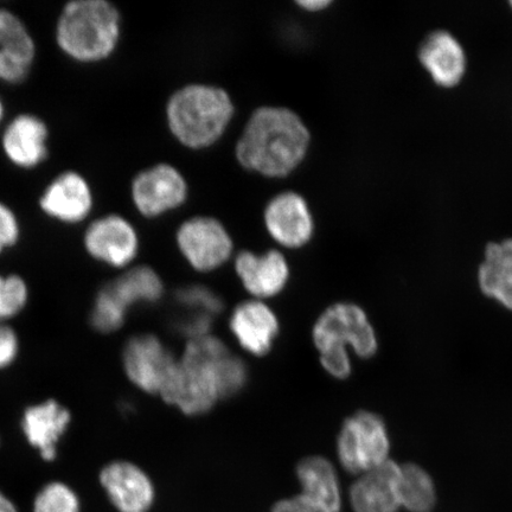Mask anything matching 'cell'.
<instances>
[{
	"mask_svg": "<svg viewBox=\"0 0 512 512\" xmlns=\"http://www.w3.org/2000/svg\"><path fill=\"white\" fill-rule=\"evenodd\" d=\"M309 145L310 132L298 114L284 107H261L249 119L236 157L249 171L279 178L297 169Z\"/></svg>",
	"mask_w": 512,
	"mask_h": 512,
	"instance_id": "6da1fadb",
	"label": "cell"
},
{
	"mask_svg": "<svg viewBox=\"0 0 512 512\" xmlns=\"http://www.w3.org/2000/svg\"><path fill=\"white\" fill-rule=\"evenodd\" d=\"M120 36V12L107 0H73L57 19V46L75 62L105 61L117 49Z\"/></svg>",
	"mask_w": 512,
	"mask_h": 512,
	"instance_id": "7a4b0ae2",
	"label": "cell"
},
{
	"mask_svg": "<svg viewBox=\"0 0 512 512\" xmlns=\"http://www.w3.org/2000/svg\"><path fill=\"white\" fill-rule=\"evenodd\" d=\"M229 350L219 339H191L181 362H176L160 395L188 415L203 414L221 399L216 369Z\"/></svg>",
	"mask_w": 512,
	"mask_h": 512,
	"instance_id": "3957f363",
	"label": "cell"
},
{
	"mask_svg": "<svg viewBox=\"0 0 512 512\" xmlns=\"http://www.w3.org/2000/svg\"><path fill=\"white\" fill-rule=\"evenodd\" d=\"M234 115L232 99L221 88L190 85L171 96L166 117L172 134L191 149L217 142Z\"/></svg>",
	"mask_w": 512,
	"mask_h": 512,
	"instance_id": "277c9868",
	"label": "cell"
},
{
	"mask_svg": "<svg viewBox=\"0 0 512 512\" xmlns=\"http://www.w3.org/2000/svg\"><path fill=\"white\" fill-rule=\"evenodd\" d=\"M313 341L320 361L331 376L347 379L351 373L348 347L358 357L376 354L377 338L366 313L355 304H335L319 317L313 328Z\"/></svg>",
	"mask_w": 512,
	"mask_h": 512,
	"instance_id": "5b68a950",
	"label": "cell"
},
{
	"mask_svg": "<svg viewBox=\"0 0 512 512\" xmlns=\"http://www.w3.org/2000/svg\"><path fill=\"white\" fill-rule=\"evenodd\" d=\"M389 445L380 416L360 412L344 422L337 443L338 459L352 475L362 476L388 462Z\"/></svg>",
	"mask_w": 512,
	"mask_h": 512,
	"instance_id": "8992f818",
	"label": "cell"
},
{
	"mask_svg": "<svg viewBox=\"0 0 512 512\" xmlns=\"http://www.w3.org/2000/svg\"><path fill=\"white\" fill-rule=\"evenodd\" d=\"M178 247L197 271L216 270L233 252V241L221 224L211 217L184 222L177 233Z\"/></svg>",
	"mask_w": 512,
	"mask_h": 512,
	"instance_id": "52a82bcc",
	"label": "cell"
},
{
	"mask_svg": "<svg viewBox=\"0 0 512 512\" xmlns=\"http://www.w3.org/2000/svg\"><path fill=\"white\" fill-rule=\"evenodd\" d=\"M83 245L91 258L101 264L125 268L136 259L139 239L136 229L125 217L110 214L89 224Z\"/></svg>",
	"mask_w": 512,
	"mask_h": 512,
	"instance_id": "ba28073f",
	"label": "cell"
},
{
	"mask_svg": "<svg viewBox=\"0 0 512 512\" xmlns=\"http://www.w3.org/2000/svg\"><path fill=\"white\" fill-rule=\"evenodd\" d=\"M188 185L169 164H158L140 172L132 182V200L139 213L157 217L187 200Z\"/></svg>",
	"mask_w": 512,
	"mask_h": 512,
	"instance_id": "9c48e42d",
	"label": "cell"
},
{
	"mask_svg": "<svg viewBox=\"0 0 512 512\" xmlns=\"http://www.w3.org/2000/svg\"><path fill=\"white\" fill-rule=\"evenodd\" d=\"M123 363L134 386L146 393L160 394L176 361L157 337L139 335L126 343Z\"/></svg>",
	"mask_w": 512,
	"mask_h": 512,
	"instance_id": "30bf717a",
	"label": "cell"
},
{
	"mask_svg": "<svg viewBox=\"0 0 512 512\" xmlns=\"http://www.w3.org/2000/svg\"><path fill=\"white\" fill-rule=\"evenodd\" d=\"M38 203L50 219L76 224L91 215L94 195L91 185L79 172L64 171L48 184Z\"/></svg>",
	"mask_w": 512,
	"mask_h": 512,
	"instance_id": "8fae6325",
	"label": "cell"
},
{
	"mask_svg": "<svg viewBox=\"0 0 512 512\" xmlns=\"http://www.w3.org/2000/svg\"><path fill=\"white\" fill-rule=\"evenodd\" d=\"M100 484L119 512H149L155 502L150 477L125 460L107 464L100 472Z\"/></svg>",
	"mask_w": 512,
	"mask_h": 512,
	"instance_id": "7c38bea8",
	"label": "cell"
},
{
	"mask_svg": "<svg viewBox=\"0 0 512 512\" xmlns=\"http://www.w3.org/2000/svg\"><path fill=\"white\" fill-rule=\"evenodd\" d=\"M35 60L36 44L27 25L14 12L0 9V81L23 82Z\"/></svg>",
	"mask_w": 512,
	"mask_h": 512,
	"instance_id": "4fadbf2b",
	"label": "cell"
},
{
	"mask_svg": "<svg viewBox=\"0 0 512 512\" xmlns=\"http://www.w3.org/2000/svg\"><path fill=\"white\" fill-rule=\"evenodd\" d=\"M265 223L272 238L288 248L306 245L315 228L306 201L292 191L284 192L268 203Z\"/></svg>",
	"mask_w": 512,
	"mask_h": 512,
	"instance_id": "5bb4252c",
	"label": "cell"
},
{
	"mask_svg": "<svg viewBox=\"0 0 512 512\" xmlns=\"http://www.w3.org/2000/svg\"><path fill=\"white\" fill-rule=\"evenodd\" d=\"M49 130L35 114L23 113L5 127L2 147L6 158L19 169L37 168L48 158Z\"/></svg>",
	"mask_w": 512,
	"mask_h": 512,
	"instance_id": "9a60e30c",
	"label": "cell"
},
{
	"mask_svg": "<svg viewBox=\"0 0 512 512\" xmlns=\"http://www.w3.org/2000/svg\"><path fill=\"white\" fill-rule=\"evenodd\" d=\"M70 421L72 415L66 407L56 400H47L25 409L21 428L28 444L40 453L42 459L53 462Z\"/></svg>",
	"mask_w": 512,
	"mask_h": 512,
	"instance_id": "2e32d148",
	"label": "cell"
},
{
	"mask_svg": "<svg viewBox=\"0 0 512 512\" xmlns=\"http://www.w3.org/2000/svg\"><path fill=\"white\" fill-rule=\"evenodd\" d=\"M401 466L388 460L360 476L351 486L354 512H399Z\"/></svg>",
	"mask_w": 512,
	"mask_h": 512,
	"instance_id": "e0dca14e",
	"label": "cell"
},
{
	"mask_svg": "<svg viewBox=\"0 0 512 512\" xmlns=\"http://www.w3.org/2000/svg\"><path fill=\"white\" fill-rule=\"evenodd\" d=\"M419 61L440 87L459 85L466 72L465 51L456 37L445 30L431 32L420 44Z\"/></svg>",
	"mask_w": 512,
	"mask_h": 512,
	"instance_id": "ac0fdd59",
	"label": "cell"
},
{
	"mask_svg": "<svg viewBox=\"0 0 512 512\" xmlns=\"http://www.w3.org/2000/svg\"><path fill=\"white\" fill-rule=\"evenodd\" d=\"M235 268L246 290L260 298L277 296L290 277L284 255L277 251L262 255L242 252L236 258Z\"/></svg>",
	"mask_w": 512,
	"mask_h": 512,
	"instance_id": "d6986e66",
	"label": "cell"
},
{
	"mask_svg": "<svg viewBox=\"0 0 512 512\" xmlns=\"http://www.w3.org/2000/svg\"><path fill=\"white\" fill-rule=\"evenodd\" d=\"M230 330L243 349L262 356L272 349L279 323L270 307L247 302L236 307L230 318Z\"/></svg>",
	"mask_w": 512,
	"mask_h": 512,
	"instance_id": "ffe728a7",
	"label": "cell"
},
{
	"mask_svg": "<svg viewBox=\"0 0 512 512\" xmlns=\"http://www.w3.org/2000/svg\"><path fill=\"white\" fill-rule=\"evenodd\" d=\"M478 280L486 296L512 310V239L486 246Z\"/></svg>",
	"mask_w": 512,
	"mask_h": 512,
	"instance_id": "44dd1931",
	"label": "cell"
},
{
	"mask_svg": "<svg viewBox=\"0 0 512 512\" xmlns=\"http://www.w3.org/2000/svg\"><path fill=\"white\" fill-rule=\"evenodd\" d=\"M302 494L332 512L342 510V492L334 465L323 457H310L297 467Z\"/></svg>",
	"mask_w": 512,
	"mask_h": 512,
	"instance_id": "7402d4cb",
	"label": "cell"
},
{
	"mask_svg": "<svg viewBox=\"0 0 512 512\" xmlns=\"http://www.w3.org/2000/svg\"><path fill=\"white\" fill-rule=\"evenodd\" d=\"M126 309L138 304H152L163 296V283L151 267L138 266L106 285Z\"/></svg>",
	"mask_w": 512,
	"mask_h": 512,
	"instance_id": "603a6c76",
	"label": "cell"
},
{
	"mask_svg": "<svg viewBox=\"0 0 512 512\" xmlns=\"http://www.w3.org/2000/svg\"><path fill=\"white\" fill-rule=\"evenodd\" d=\"M400 502L408 512H432L437 505L433 479L419 465L401 466Z\"/></svg>",
	"mask_w": 512,
	"mask_h": 512,
	"instance_id": "cb8c5ba5",
	"label": "cell"
},
{
	"mask_svg": "<svg viewBox=\"0 0 512 512\" xmlns=\"http://www.w3.org/2000/svg\"><path fill=\"white\" fill-rule=\"evenodd\" d=\"M126 307L119 302L107 286L96 294L91 312V325L100 334H112L124 325L127 316Z\"/></svg>",
	"mask_w": 512,
	"mask_h": 512,
	"instance_id": "d4e9b609",
	"label": "cell"
},
{
	"mask_svg": "<svg viewBox=\"0 0 512 512\" xmlns=\"http://www.w3.org/2000/svg\"><path fill=\"white\" fill-rule=\"evenodd\" d=\"M29 302V287L17 274H0V323L16 317Z\"/></svg>",
	"mask_w": 512,
	"mask_h": 512,
	"instance_id": "484cf974",
	"label": "cell"
},
{
	"mask_svg": "<svg viewBox=\"0 0 512 512\" xmlns=\"http://www.w3.org/2000/svg\"><path fill=\"white\" fill-rule=\"evenodd\" d=\"M34 512H80V499L69 485L49 483L38 492Z\"/></svg>",
	"mask_w": 512,
	"mask_h": 512,
	"instance_id": "4316f807",
	"label": "cell"
},
{
	"mask_svg": "<svg viewBox=\"0 0 512 512\" xmlns=\"http://www.w3.org/2000/svg\"><path fill=\"white\" fill-rule=\"evenodd\" d=\"M177 303L182 311L214 317L222 310V300L216 293L204 286H189L176 294Z\"/></svg>",
	"mask_w": 512,
	"mask_h": 512,
	"instance_id": "83f0119b",
	"label": "cell"
},
{
	"mask_svg": "<svg viewBox=\"0 0 512 512\" xmlns=\"http://www.w3.org/2000/svg\"><path fill=\"white\" fill-rule=\"evenodd\" d=\"M21 238V224L15 211L0 202V255L17 245Z\"/></svg>",
	"mask_w": 512,
	"mask_h": 512,
	"instance_id": "f1b7e54d",
	"label": "cell"
},
{
	"mask_svg": "<svg viewBox=\"0 0 512 512\" xmlns=\"http://www.w3.org/2000/svg\"><path fill=\"white\" fill-rule=\"evenodd\" d=\"M19 339L14 329L0 323V370L9 368L17 360Z\"/></svg>",
	"mask_w": 512,
	"mask_h": 512,
	"instance_id": "f546056e",
	"label": "cell"
},
{
	"mask_svg": "<svg viewBox=\"0 0 512 512\" xmlns=\"http://www.w3.org/2000/svg\"><path fill=\"white\" fill-rule=\"evenodd\" d=\"M272 512H332L324 505L303 494L283 499L274 505Z\"/></svg>",
	"mask_w": 512,
	"mask_h": 512,
	"instance_id": "4dcf8cb0",
	"label": "cell"
},
{
	"mask_svg": "<svg viewBox=\"0 0 512 512\" xmlns=\"http://www.w3.org/2000/svg\"><path fill=\"white\" fill-rule=\"evenodd\" d=\"M297 4L306 11L317 12L328 8L331 2L330 0H302V2Z\"/></svg>",
	"mask_w": 512,
	"mask_h": 512,
	"instance_id": "1f68e13d",
	"label": "cell"
},
{
	"mask_svg": "<svg viewBox=\"0 0 512 512\" xmlns=\"http://www.w3.org/2000/svg\"><path fill=\"white\" fill-rule=\"evenodd\" d=\"M0 512H18L16 505L0 491Z\"/></svg>",
	"mask_w": 512,
	"mask_h": 512,
	"instance_id": "d6a6232c",
	"label": "cell"
},
{
	"mask_svg": "<svg viewBox=\"0 0 512 512\" xmlns=\"http://www.w3.org/2000/svg\"><path fill=\"white\" fill-rule=\"evenodd\" d=\"M4 114H5V108H4L2 98H0V123H2V121H3Z\"/></svg>",
	"mask_w": 512,
	"mask_h": 512,
	"instance_id": "836d02e7",
	"label": "cell"
},
{
	"mask_svg": "<svg viewBox=\"0 0 512 512\" xmlns=\"http://www.w3.org/2000/svg\"><path fill=\"white\" fill-rule=\"evenodd\" d=\"M511 8H512V2H510Z\"/></svg>",
	"mask_w": 512,
	"mask_h": 512,
	"instance_id": "e575fe53",
	"label": "cell"
}]
</instances>
